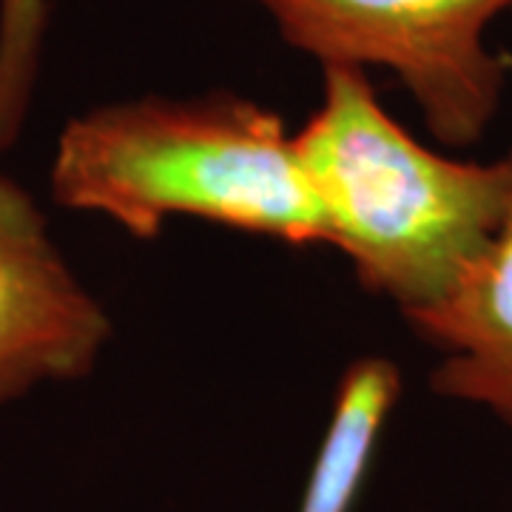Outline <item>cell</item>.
Masks as SVG:
<instances>
[{
    "instance_id": "6",
    "label": "cell",
    "mask_w": 512,
    "mask_h": 512,
    "mask_svg": "<svg viewBox=\"0 0 512 512\" xmlns=\"http://www.w3.org/2000/svg\"><path fill=\"white\" fill-rule=\"evenodd\" d=\"M402 396L393 359L362 356L342 373L328 427L313 458L299 512H350L365 484L376 444Z\"/></svg>"
},
{
    "instance_id": "7",
    "label": "cell",
    "mask_w": 512,
    "mask_h": 512,
    "mask_svg": "<svg viewBox=\"0 0 512 512\" xmlns=\"http://www.w3.org/2000/svg\"><path fill=\"white\" fill-rule=\"evenodd\" d=\"M49 0H0V151L18 140L32 106Z\"/></svg>"
},
{
    "instance_id": "1",
    "label": "cell",
    "mask_w": 512,
    "mask_h": 512,
    "mask_svg": "<svg viewBox=\"0 0 512 512\" xmlns=\"http://www.w3.org/2000/svg\"><path fill=\"white\" fill-rule=\"evenodd\" d=\"M52 197L137 239L191 217L293 248L328 245L285 120L228 92L148 94L74 117L57 137Z\"/></svg>"
},
{
    "instance_id": "5",
    "label": "cell",
    "mask_w": 512,
    "mask_h": 512,
    "mask_svg": "<svg viewBox=\"0 0 512 512\" xmlns=\"http://www.w3.org/2000/svg\"><path fill=\"white\" fill-rule=\"evenodd\" d=\"M410 328L439 353L430 390L512 424V197L490 248Z\"/></svg>"
},
{
    "instance_id": "2",
    "label": "cell",
    "mask_w": 512,
    "mask_h": 512,
    "mask_svg": "<svg viewBox=\"0 0 512 512\" xmlns=\"http://www.w3.org/2000/svg\"><path fill=\"white\" fill-rule=\"evenodd\" d=\"M293 143L328 245L407 322L456 291L510 208L512 151L476 163L424 146L379 103L365 69L322 66V100Z\"/></svg>"
},
{
    "instance_id": "3",
    "label": "cell",
    "mask_w": 512,
    "mask_h": 512,
    "mask_svg": "<svg viewBox=\"0 0 512 512\" xmlns=\"http://www.w3.org/2000/svg\"><path fill=\"white\" fill-rule=\"evenodd\" d=\"M282 40L322 66L387 69L447 148L484 140L504 103L507 66L490 26L512 0H251Z\"/></svg>"
},
{
    "instance_id": "4",
    "label": "cell",
    "mask_w": 512,
    "mask_h": 512,
    "mask_svg": "<svg viewBox=\"0 0 512 512\" xmlns=\"http://www.w3.org/2000/svg\"><path fill=\"white\" fill-rule=\"evenodd\" d=\"M111 339L29 191L0 174V407L40 384L83 379Z\"/></svg>"
}]
</instances>
